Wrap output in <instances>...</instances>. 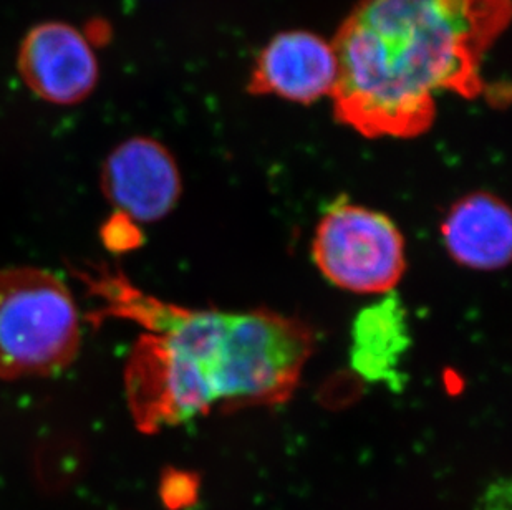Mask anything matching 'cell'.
Masks as SVG:
<instances>
[{
  "label": "cell",
  "mask_w": 512,
  "mask_h": 510,
  "mask_svg": "<svg viewBox=\"0 0 512 510\" xmlns=\"http://www.w3.org/2000/svg\"><path fill=\"white\" fill-rule=\"evenodd\" d=\"M102 237L105 246L113 252L133 251L141 244L138 226L118 212H115V216L103 226Z\"/></svg>",
  "instance_id": "8fae6325"
},
{
  "label": "cell",
  "mask_w": 512,
  "mask_h": 510,
  "mask_svg": "<svg viewBox=\"0 0 512 510\" xmlns=\"http://www.w3.org/2000/svg\"><path fill=\"white\" fill-rule=\"evenodd\" d=\"M198 486V481L193 474L170 469L163 474V479H161V501L170 510L191 507L198 499Z\"/></svg>",
  "instance_id": "30bf717a"
},
{
  "label": "cell",
  "mask_w": 512,
  "mask_h": 510,
  "mask_svg": "<svg viewBox=\"0 0 512 510\" xmlns=\"http://www.w3.org/2000/svg\"><path fill=\"white\" fill-rule=\"evenodd\" d=\"M512 0H357L332 42V113L368 140L433 128L438 98L486 93L484 58L508 30Z\"/></svg>",
  "instance_id": "7a4b0ae2"
},
{
  "label": "cell",
  "mask_w": 512,
  "mask_h": 510,
  "mask_svg": "<svg viewBox=\"0 0 512 510\" xmlns=\"http://www.w3.org/2000/svg\"><path fill=\"white\" fill-rule=\"evenodd\" d=\"M102 193L135 224L170 216L183 194L178 161L161 141L133 136L113 148L102 166Z\"/></svg>",
  "instance_id": "8992f818"
},
{
  "label": "cell",
  "mask_w": 512,
  "mask_h": 510,
  "mask_svg": "<svg viewBox=\"0 0 512 510\" xmlns=\"http://www.w3.org/2000/svg\"><path fill=\"white\" fill-rule=\"evenodd\" d=\"M80 345L77 304L62 279L37 267L0 270V380L60 373Z\"/></svg>",
  "instance_id": "3957f363"
},
{
  "label": "cell",
  "mask_w": 512,
  "mask_h": 510,
  "mask_svg": "<svg viewBox=\"0 0 512 510\" xmlns=\"http://www.w3.org/2000/svg\"><path fill=\"white\" fill-rule=\"evenodd\" d=\"M337 75L330 40L310 30H282L257 53L246 90L252 97L314 105L332 95Z\"/></svg>",
  "instance_id": "52a82bcc"
},
{
  "label": "cell",
  "mask_w": 512,
  "mask_h": 510,
  "mask_svg": "<svg viewBox=\"0 0 512 510\" xmlns=\"http://www.w3.org/2000/svg\"><path fill=\"white\" fill-rule=\"evenodd\" d=\"M410 348L408 312L395 292L363 308L353 320L350 365L363 380L401 390L405 376L400 366Z\"/></svg>",
  "instance_id": "9c48e42d"
},
{
  "label": "cell",
  "mask_w": 512,
  "mask_h": 510,
  "mask_svg": "<svg viewBox=\"0 0 512 510\" xmlns=\"http://www.w3.org/2000/svg\"><path fill=\"white\" fill-rule=\"evenodd\" d=\"M98 318L146 328L126 361V400L136 428L158 433L213 411L285 405L314 355L304 320L256 308L189 310L145 295L121 274L93 285Z\"/></svg>",
  "instance_id": "6da1fadb"
},
{
  "label": "cell",
  "mask_w": 512,
  "mask_h": 510,
  "mask_svg": "<svg viewBox=\"0 0 512 510\" xmlns=\"http://www.w3.org/2000/svg\"><path fill=\"white\" fill-rule=\"evenodd\" d=\"M441 237L448 255L464 269H506L512 257L511 209L489 191L466 194L446 212Z\"/></svg>",
  "instance_id": "ba28073f"
},
{
  "label": "cell",
  "mask_w": 512,
  "mask_h": 510,
  "mask_svg": "<svg viewBox=\"0 0 512 510\" xmlns=\"http://www.w3.org/2000/svg\"><path fill=\"white\" fill-rule=\"evenodd\" d=\"M312 259L325 280L358 295L395 292L406 272V242L385 212L332 201L315 227Z\"/></svg>",
  "instance_id": "277c9868"
},
{
  "label": "cell",
  "mask_w": 512,
  "mask_h": 510,
  "mask_svg": "<svg viewBox=\"0 0 512 510\" xmlns=\"http://www.w3.org/2000/svg\"><path fill=\"white\" fill-rule=\"evenodd\" d=\"M17 72L35 97L57 106L85 102L100 80L92 42L82 30L60 20L40 22L24 35Z\"/></svg>",
  "instance_id": "5b68a950"
}]
</instances>
